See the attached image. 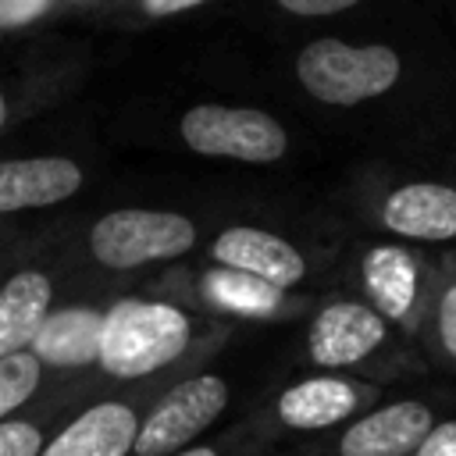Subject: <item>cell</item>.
Here are the masks:
<instances>
[{"instance_id": "cell-1", "label": "cell", "mask_w": 456, "mask_h": 456, "mask_svg": "<svg viewBox=\"0 0 456 456\" xmlns=\"http://www.w3.org/2000/svg\"><path fill=\"white\" fill-rule=\"evenodd\" d=\"M278 75L306 110L342 121L406 118L442 82L428 43L346 32L306 36L281 57Z\"/></svg>"}, {"instance_id": "cell-8", "label": "cell", "mask_w": 456, "mask_h": 456, "mask_svg": "<svg viewBox=\"0 0 456 456\" xmlns=\"http://www.w3.org/2000/svg\"><path fill=\"white\" fill-rule=\"evenodd\" d=\"M442 271V253L420 249L395 239L360 235L353 246H342L338 285L370 303L406 342L417 346L424 328L435 285Z\"/></svg>"}, {"instance_id": "cell-23", "label": "cell", "mask_w": 456, "mask_h": 456, "mask_svg": "<svg viewBox=\"0 0 456 456\" xmlns=\"http://www.w3.org/2000/svg\"><path fill=\"white\" fill-rule=\"evenodd\" d=\"M271 452H274V445L264 442L246 420H239L228 431L200 438V442H192V445H185L171 456H271Z\"/></svg>"}, {"instance_id": "cell-16", "label": "cell", "mask_w": 456, "mask_h": 456, "mask_svg": "<svg viewBox=\"0 0 456 456\" xmlns=\"http://www.w3.org/2000/svg\"><path fill=\"white\" fill-rule=\"evenodd\" d=\"M114 296H118L114 289L75 285L53 306L36 342L28 346L53 378H96L100 335H103V321Z\"/></svg>"}, {"instance_id": "cell-22", "label": "cell", "mask_w": 456, "mask_h": 456, "mask_svg": "<svg viewBox=\"0 0 456 456\" xmlns=\"http://www.w3.org/2000/svg\"><path fill=\"white\" fill-rule=\"evenodd\" d=\"M57 21H64V14L53 0H0V43L57 28Z\"/></svg>"}, {"instance_id": "cell-10", "label": "cell", "mask_w": 456, "mask_h": 456, "mask_svg": "<svg viewBox=\"0 0 456 456\" xmlns=\"http://www.w3.org/2000/svg\"><path fill=\"white\" fill-rule=\"evenodd\" d=\"M388 381L370 374H342V370H310L296 381H285L274 388L260 406H253L242 420L274 449L281 442H314L363 410H370L378 399H385Z\"/></svg>"}, {"instance_id": "cell-3", "label": "cell", "mask_w": 456, "mask_h": 456, "mask_svg": "<svg viewBox=\"0 0 456 456\" xmlns=\"http://www.w3.org/2000/svg\"><path fill=\"white\" fill-rule=\"evenodd\" d=\"M235 328L210 321L175 299L146 289H125L114 296L103 335L96 378L103 385H139L178 378L192 367L214 363Z\"/></svg>"}, {"instance_id": "cell-6", "label": "cell", "mask_w": 456, "mask_h": 456, "mask_svg": "<svg viewBox=\"0 0 456 456\" xmlns=\"http://www.w3.org/2000/svg\"><path fill=\"white\" fill-rule=\"evenodd\" d=\"M86 43L46 28L0 43V146L32 128V121L64 107L89 78Z\"/></svg>"}, {"instance_id": "cell-15", "label": "cell", "mask_w": 456, "mask_h": 456, "mask_svg": "<svg viewBox=\"0 0 456 456\" xmlns=\"http://www.w3.org/2000/svg\"><path fill=\"white\" fill-rule=\"evenodd\" d=\"M171 381L175 378L139 381V385H107L93 392L53 431V438L43 445L39 456H132L150 403Z\"/></svg>"}, {"instance_id": "cell-19", "label": "cell", "mask_w": 456, "mask_h": 456, "mask_svg": "<svg viewBox=\"0 0 456 456\" xmlns=\"http://www.w3.org/2000/svg\"><path fill=\"white\" fill-rule=\"evenodd\" d=\"M417 353L435 367L456 370V249L442 253V271L424 328L417 335Z\"/></svg>"}, {"instance_id": "cell-21", "label": "cell", "mask_w": 456, "mask_h": 456, "mask_svg": "<svg viewBox=\"0 0 456 456\" xmlns=\"http://www.w3.org/2000/svg\"><path fill=\"white\" fill-rule=\"evenodd\" d=\"M224 0H118V7L107 14L103 25L110 28H153V25H167L189 14H203L210 7H217Z\"/></svg>"}, {"instance_id": "cell-7", "label": "cell", "mask_w": 456, "mask_h": 456, "mask_svg": "<svg viewBox=\"0 0 456 456\" xmlns=\"http://www.w3.org/2000/svg\"><path fill=\"white\" fill-rule=\"evenodd\" d=\"M200 256L217 267H232L274 289L303 292V296H321L328 289H338V267H342V246H321L317 239L310 242L260 217L253 221L232 217L210 228Z\"/></svg>"}, {"instance_id": "cell-9", "label": "cell", "mask_w": 456, "mask_h": 456, "mask_svg": "<svg viewBox=\"0 0 456 456\" xmlns=\"http://www.w3.org/2000/svg\"><path fill=\"white\" fill-rule=\"evenodd\" d=\"M139 289L153 292V296H164V299H175L210 321H221L228 328H239V324H292V321H303L317 296H303V292H285V289H274L253 274H242V271H232V267H217L203 256H192V260H182L160 274H153L150 281H142Z\"/></svg>"}, {"instance_id": "cell-2", "label": "cell", "mask_w": 456, "mask_h": 456, "mask_svg": "<svg viewBox=\"0 0 456 456\" xmlns=\"http://www.w3.org/2000/svg\"><path fill=\"white\" fill-rule=\"evenodd\" d=\"M210 221L185 207L110 203L64 210L39 221V242L64 264L75 285L139 289L153 274L203 253Z\"/></svg>"}, {"instance_id": "cell-13", "label": "cell", "mask_w": 456, "mask_h": 456, "mask_svg": "<svg viewBox=\"0 0 456 456\" xmlns=\"http://www.w3.org/2000/svg\"><path fill=\"white\" fill-rule=\"evenodd\" d=\"M449 410L452 399L445 392H406L395 399H378L338 431L303 442L289 456H410Z\"/></svg>"}, {"instance_id": "cell-12", "label": "cell", "mask_w": 456, "mask_h": 456, "mask_svg": "<svg viewBox=\"0 0 456 456\" xmlns=\"http://www.w3.org/2000/svg\"><path fill=\"white\" fill-rule=\"evenodd\" d=\"M100 157L82 146H0V221L39 224L71 210L96 182Z\"/></svg>"}, {"instance_id": "cell-11", "label": "cell", "mask_w": 456, "mask_h": 456, "mask_svg": "<svg viewBox=\"0 0 456 456\" xmlns=\"http://www.w3.org/2000/svg\"><path fill=\"white\" fill-rule=\"evenodd\" d=\"M160 132L192 157L246 164V167L281 164L296 150L292 128L260 103L192 100L175 114H167Z\"/></svg>"}, {"instance_id": "cell-27", "label": "cell", "mask_w": 456, "mask_h": 456, "mask_svg": "<svg viewBox=\"0 0 456 456\" xmlns=\"http://www.w3.org/2000/svg\"><path fill=\"white\" fill-rule=\"evenodd\" d=\"M53 7L64 18H89V21H107V14L118 7V0H53Z\"/></svg>"}, {"instance_id": "cell-4", "label": "cell", "mask_w": 456, "mask_h": 456, "mask_svg": "<svg viewBox=\"0 0 456 456\" xmlns=\"http://www.w3.org/2000/svg\"><path fill=\"white\" fill-rule=\"evenodd\" d=\"M342 203L363 235L456 249V167L363 164L342 189Z\"/></svg>"}, {"instance_id": "cell-5", "label": "cell", "mask_w": 456, "mask_h": 456, "mask_svg": "<svg viewBox=\"0 0 456 456\" xmlns=\"http://www.w3.org/2000/svg\"><path fill=\"white\" fill-rule=\"evenodd\" d=\"M299 324V360L314 370L370 374L392 381L410 363H424L413 342H406L370 303L342 285L321 292Z\"/></svg>"}, {"instance_id": "cell-20", "label": "cell", "mask_w": 456, "mask_h": 456, "mask_svg": "<svg viewBox=\"0 0 456 456\" xmlns=\"http://www.w3.org/2000/svg\"><path fill=\"white\" fill-rule=\"evenodd\" d=\"M57 378L39 363L32 349L0 356V420L25 410L32 399H39Z\"/></svg>"}, {"instance_id": "cell-26", "label": "cell", "mask_w": 456, "mask_h": 456, "mask_svg": "<svg viewBox=\"0 0 456 456\" xmlns=\"http://www.w3.org/2000/svg\"><path fill=\"white\" fill-rule=\"evenodd\" d=\"M410 456H456V406L431 428V435Z\"/></svg>"}, {"instance_id": "cell-17", "label": "cell", "mask_w": 456, "mask_h": 456, "mask_svg": "<svg viewBox=\"0 0 456 456\" xmlns=\"http://www.w3.org/2000/svg\"><path fill=\"white\" fill-rule=\"evenodd\" d=\"M71 289V274L39 242L36 232V249L0 278V356L28 349L46 317L53 314V306Z\"/></svg>"}, {"instance_id": "cell-14", "label": "cell", "mask_w": 456, "mask_h": 456, "mask_svg": "<svg viewBox=\"0 0 456 456\" xmlns=\"http://www.w3.org/2000/svg\"><path fill=\"white\" fill-rule=\"evenodd\" d=\"M232 395H235L232 378L214 363L185 370L150 403L132 456H171L207 438V431L232 406Z\"/></svg>"}, {"instance_id": "cell-18", "label": "cell", "mask_w": 456, "mask_h": 456, "mask_svg": "<svg viewBox=\"0 0 456 456\" xmlns=\"http://www.w3.org/2000/svg\"><path fill=\"white\" fill-rule=\"evenodd\" d=\"M100 388H107L100 378H57L39 399L0 420V456H39L53 431Z\"/></svg>"}, {"instance_id": "cell-24", "label": "cell", "mask_w": 456, "mask_h": 456, "mask_svg": "<svg viewBox=\"0 0 456 456\" xmlns=\"http://www.w3.org/2000/svg\"><path fill=\"white\" fill-rule=\"evenodd\" d=\"M271 7L274 18L281 21H335V18H349L356 11H363L370 0H264Z\"/></svg>"}, {"instance_id": "cell-25", "label": "cell", "mask_w": 456, "mask_h": 456, "mask_svg": "<svg viewBox=\"0 0 456 456\" xmlns=\"http://www.w3.org/2000/svg\"><path fill=\"white\" fill-rule=\"evenodd\" d=\"M36 232H39V224L0 221V278L36 249Z\"/></svg>"}]
</instances>
